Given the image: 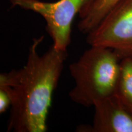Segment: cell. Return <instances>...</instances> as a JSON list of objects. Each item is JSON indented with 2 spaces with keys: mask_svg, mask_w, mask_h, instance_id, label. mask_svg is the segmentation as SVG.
Wrapping results in <instances>:
<instances>
[{
  "mask_svg": "<svg viewBox=\"0 0 132 132\" xmlns=\"http://www.w3.org/2000/svg\"><path fill=\"white\" fill-rule=\"evenodd\" d=\"M44 36L34 39L26 64L0 75V89L11 98L7 131L45 132L53 94L57 85L67 51L52 45L40 55Z\"/></svg>",
  "mask_w": 132,
  "mask_h": 132,
  "instance_id": "obj_1",
  "label": "cell"
},
{
  "mask_svg": "<svg viewBox=\"0 0 132 132\" xmlns=\"http://www.w3.org/2000/svg\"><path fill=\"white\" fill-rule=\"evenodd\" d=\"M121 57L110 48L90 46L77 61L69 65L75 85L69 96L85 107L115 94Z\"/></svg>",
  "mask_w": 132,
  "mask_h": 132,
  "instance_id": "obj_2",
  "label": "cell"
},
{
  "mask_svg": "<svg viewBox=\"0 0 132 132\" xmlns=\"http://www.w3.org/2000/svg\"><path fill=\"white\" fill-rule=\"evenodd\" d=\"M88 0H59L45 2L40 0H9L11 6L37 13L44 18L46 29L52 39L53 47L67 51L71 42L72 24L77 14Z\"/></svg>",
  "mask_w": 132,
  "mask_h": 132,
  "instance_id": "obj_3",
  "label": "cell"
},
{
  "mask_svg": "<svg viewBox=\"0 0 132 132\" xmlns=\"http://www.w3.org/2000/svg\"><path fill=\"white\" fill-rule=\"evenodd\" d=\"M86 40L90 46L114 50L121 59L132 57V0H120Z\"/></svg>",
  "mask_w": 132,
  "mask_h": 132,
  "instance_id": "obj_4",
  "label": "cell"
},
{
  "mask_svg": "<svg viewBox=\"0 0 132 132\" xmlns=\"http://www.w3.org/2000/svg\"><path fill=\"white\" fill-rule=\"evenodd\" d=\"M93 107L92 125L81 130L91 132H132V115L115 94L96 102Z\"/></svg>",
  "mask_w": 132,
  "mask_h": 132,
  "instance_id": "obj_5",
  "label": "cell"
},
{
  "mask_svg": "<svg viewBox=\"0 0 132 132\" xmlns=\"http://www.w3.org/2000/svg\"><path fill=\"white\" fill-rule=\"evenodd\" d=\"M120 0H88L81 10L78 28L87 34L93 30Z\"/></svg>",
  "mask_w": 132,
  "mask_h": 132,
  "instance_id": "obj_6",
  "label": "cell"
},
{
  "mask_svg": "<svg viewBox=\"0 0 132 132\" xmlns=\"http://www.w3.org/2000/svg\"><path fill=\"white\" fill-rule=\"evenodd\" d=\"M114 94L132 115V57L121 59L119 77Z\"/></svg>",
  "mask_w": 132,
  "mask_h": 132,
  "instance_id": "obj_7",
  "label": "cell"
},
{
  "mask_svg": "<svg viewBox=\"0 0 132 132\" xmlns=\"http://www.w3.org/2000/svg\"><path fill=\"white\" fill-rule=\"evenodd\" d=\"M11 106V98L4 90L0 89V113H4Z\"/></svg>",
  "mask_w": 132,
  "mask_h": 132,
  "instance_id": "obj_8",
  "label": "cell"
}]
</instances>
